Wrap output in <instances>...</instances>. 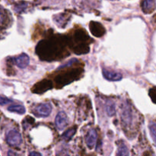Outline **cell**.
<instances>
[{
  "mask_svg": "<svg viewBox=\"0 0 156 156\" xmlns=\"http://www.w3.org/2000/svg\"><path fill=\"white\" fill-rule=\"evenodd\" d=\"M97 132L95 129H91L87 133L86 136H85V143H86L87 146L89 149H93V147L95 145L96 141H97Z\"/></svg>",
  "mask_w": 156,
  "mask_h": 156,
  "instance_id": "cell-11",
  "label": "cell"
},
{
  "mask_svg": "<svg viewBox=\"0 0 156 156\" xmlns=\"http://www.w3.org/2000/svg\"><path fill=\"white\" fill-rule=\"evenodd\" d=\"M103 76L108 81H120L121 80L123 76L120 73L115 71H110V70L103 69Z\"/></svg>",
  "mask_w": 156,
  "mask_h": 156,
  "instance_id": "cell-10",
  "label": "cell"
},
{
  "mask_svg": "<svg viewBox=\"0 0 156 156\" xmlns=\"http://www.w3.org/2000/svg\"><path fill=\"white\" fill-rule=\"evenodd\" d=\"M29 61H30V58L26 53H21L15 59V64L20 69H25L28 66Z\"/></svg>",
  "mask_w": 156,
  "mask_h": 156,
  "instance_id": "cell-12",
  "label": "cell"
},
{
  "mask_svg": "<svg viewBox=\"0 0 156 156\" xmlns=\"http://www.w3.org/2000/svg\"><path fill=\"white\" fill-rule=\"evenodd\" d=\"M52 111V107L50 104L44 103L40 104L34 107L33 111V114L37 117H48Z\"/></svg>",
  "mask_w": 156,
  "mask_h": 156,
  "instance_id": "cell-6",
  "label": "cell"
},
{
  "mask_svg": "<svg viewBox=\"0 0 156 156\" xmlns=\"http://www.w3.org/2000/svg\"><path fill=\"white\" fill-rule=\"evenodd\" d=\"M55 123L59 130H62L63 129H65L69 123L68 117H67L66 113L62 112V111L58 113L56 119H55Z\"/></svg>",
  "mask_w": 156,
  "mask_h": 156,
  "instance_id": "cell-9",
  "label": "cell"
},
{
  "mask_svg": "<svg viewBox=\"0 0 156 156\" xmlns=\"http://www.w3.org/2000/svg\"><path fill=\"white\" fill-rule=\"evenodd\" d=\"M6 142L8 144L13 147H18L22 143V138L18 131L15 129H12V130L9 131L6 134Z\"/></svg>",
  "mask_w": 156,
  "mask_h": 156,
  "instance_id": "cell-4",
  "label": "cell"
},
{
  "mask_svg": "<svg viewBox=\"0 0 156 156\" xmlns=\"http://www.w3.org/2000/svg\"><path fill=\"white\" fill-rule=\"evenodd\" d=\"M106 111L109 117H113L116 113L115 103L112 100H108L106 103Z\"/></svg>",
  "mask_w": 156,
  "mask_h": 156,
  "instance_id": "cell-15",
  "label": "cell"
},
{
  "mask_svg": "<svg viewBox=\"0 0 156 156\" xmlns=\"http://www.w3.org/2000/svg\"><path fill=\"white\" fill-rule=\"evenodd\" d=\"M8 110H9L10 112L17 113V114H24L26 111L25 108H24L23 105H12V106L9 107Z\"/></svg>",
  "mask_w": 156,
  "mask_h": 156,
  "instance_id": "cell-16",
  "label": "cell"
},
{
  "mask_svg": "<svg viewBox=\"0 0 156 156\" xmlns=\"http://www.w3.org/2000/svg\"><path fill=\"white\" fill-rule=\"evenodd\" d=\"M65 156H69V155H65Z\"/></svg>",
  "mask_w": 156,
  "mask_h": 156,
  "instance_id": "cell-23",
  "label": "cell"
},
{
  "mask_svg": "<svg viewBox=\"0 0 156 156\" xmlns=\"http://www.w3.org/2000/svg\"><path fill=\"white\" fill-rule=\"evenodd\" d=\"M121 120L125 126H129L132 124L133 112L130 105L129 104L124 103L122 107Z\"/></svg>",
  "mask_w": 156,
  "mask_h": 156,
  "instance_id": "cell-5",
  "label": "cell"
},
{
  "mask_svg": "<svg viewBox=\"0 0 156 156\" xmlns=\"http://www.w3.org/2000/svg\"><path fill=\"white\" fill-rule=\"evenodd\" d=\"M69 37L66 36L53 37L49 40L41 41L36 47V53L40 59L50 62L64 57L66 46L70 45Z\"/></svg>",
  "mask_w": 156,
  "mask_h": 156,
  "instance_id": "cell-1",
  "label": "cell"
},
{
  "mask_svg": "<svg viewBox=\"0 0 156 156\" xmlns=\"http://www.w3.org/2000/svg\"><path fill=\"white\" fill-rule=\"evenodd\" d=\"M90 31L94 36L97 37H101L105 34V28L102 24L99 22H95V21H91L89 24Z\"/></svg>",
  "mask_w": 156,
  "mask_h": 156,
  "instance_id": "cell-8",
  "label": "cell"
},
{
  "mask_svg": "<svg viewBox=\"0 0 156 156\" xmlns=\"http://www.w3.org/2000/svg\"><path fill=\"white\" fill-rule=\"evenodd\" d=\"M116 156H129V150H128V148L126 144H124L123 143H120V146H118Z\"/></svg>",
  "mask_w": 156,
  "mask_h": 156,
  "instance_id": "cell-17",
  "label": "cell"
},
{
  "mask_svg": "<svg viewBox=\"0 0 156 156\" xmlns=\"http://www.w3.org/2000/svg\"><path fill=\"white\" fill-rule=\"evenodd\" d=\"M3 18H4V13H3L2 8L0 7V24H1V23H2Z\"/></svg>",
  "mask_w": 156,
  "mask_h": 156,
  "instance_id": "cell-20",
  "label": "cell"
},
{
  "mask_svg": "<svg viewBox=\"0 0 156 156\" xmlns=\"http://www.w3.org/2000/svg\"><path fill=\"white\" fill-rule=\"evenodd\" d=\"M53 88V82L48 79H44L41 82H37L36 85H34L32 88V92L36 94H41Z\"/></svg>",
  "mask_w": 156,
  "mask_h": 156,
  "instance_id": "cell-7",
  "label": "cell"
},
{
  "mask_svg": "<svg viewBox=\"0 0 156 156\" xmlns=\"http://www.w3.org/2000/svg\"><path fill=\"white\" fill-rule=\"evenodd\" d=\"M141 8L144 13H152L155 9V1H153V0H146V1L142 2Z\"/></svg>",
  "mask_w": 156,
  "mask_h": 156,
  "instance_id": "cell-13",
  "label": "cell"
},
{
  "mask_svg": "<svg viewBox=\"0 0 156 156\" xmlns=\"http://www.w3.org/2000/svg\"><path fill=\"white\" fill-rule=\"evenodd\" d=\"M28 156H42V155H41L40 153H38V152H30V154H29Z\"/></svg>",
  "mask_w": 156,
  "mask_h": 156,
  "instance_id": "cell-22",
  "label": "cell"
},
{
  "mask_svg": "<svg viewBox=\"0 0 156 156\" xmlns=\"http://www.w3.org/2000/svg\"><path fill=\"white\" fill-rule=\"evenodd\" d=\"M76 131H77V126H76L67 129V130L65 131V133H63V134L62 135V140H65V141L66 142H69V140H72V138H73V136H74Z\"/></svg>",
  "mask_w": 156,
  "mask_h": 156,
  "instance_id": "cell-14",
  "label": "cell"
},
{
  "mask_svg": "<svg viewBox=\"0 0 156 156\" xmlns=\"http://www.w3.org/2000/svg\"><path fill=\"white\" fill-rule=\"evenodd\" d=\"M12 101L11 100V99L0 95V105H7V104L10 103V102H12Z\"/></svg>",
  "mask_w": 156,
  "mask_h": 156,
  "instance_id": "cell-19",
  "label": "cell"
},
{
  "mask_svg": "<svg viewBox=\"0 0 156 156\" xmlns=\"http://www.w3.org/2000/svg\"><path fill=\"white\" fill-rule=\"evenodd\" d=\"M155 128H156L155 123L154 121H152V123L149 124V130H150L151 133H152V139H153L154 142L155 141V133H156Z\"/></svg>",
  "mask_w": 156,
  "mask_h": 156,
  "instance_id": "cell-18",
  "label": "cell"
},
{
  "mask_svg": "<svg viewBox=\"0 0 156 156\" xmlns=\"http://www.w3.org/2000/svg\"><path fill=\"white\" fill-rule=\"evenodd\" d=\"M73 42H70V47L76 54H85L89 52L90 48L88 41L90 38L85 30H78L75 32L74 36L71 38Z\"/></svg>",
  "mask_w": 156,
  "mask_h": 156,
  "instance_id": "cell-2",
  "label": "cell"
},
{
  "mask_svg": "<svg viewBox=\"0 0 156 156\" xmlns=\"http://www.w3.org/2000/svg\"><path fill=\"white\" fill-rule=\"evenodd\" d=\"M82 72H83L82 68L65 69L62 73L58 74L55 78V82L57 85V88H61L79 79Z\"/></svg>",
  "mask_w": 156,
  "mask_h": 156,
  "instance_id": "cell-3",
  "label": "cell"
},
{
  "mask_svg": "<svg viewBox=\"0 0 156 156\" xmlns=\"http://www.w3.org/2000/svg\"><path fill=\"white\" fill-rule=\"evenodd\" d=\"M8 156H19V155H18V154H17L16 152H13L12 150H9V152H8Z\"/></svg>",
  "mask_w": 156,
  "mask_h": 156,
  "instance_id": "cell-21",
  "label": "cell"
}]
</instances>
